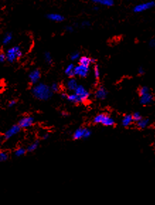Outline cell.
<instances>
[{
  "label": "cell",
  "mask_w": 155,
  "mask_h": 205,
  "mask_svg": "<svg viewBox=\"0 0 155 205\" xmlns=\"http://www.w3.org/2000/svg\"><path fill=\"white\" fill-rule=\"evenodd\" d=\"M74 93L78 96L79 103L85 102L88 100L89 95H90L87 89L81 84H79L77 89L74 90Z\"/></svg>",
  "instance_id": "cell-3"
},
{
  "label": "cell",
  "mask_w": 155,
  "mask_h": 205,
  "mask_svg": "<svg viewBox=\"0 0 155 205\" xmlns=\"http://www.w3.org/2000/svg\"><path fill=\"white\" fill-rule=\"evenodd\" d=\"M65 30H66L68 33H72L74 31V27H72V26H67V27H65Z\"/></svg>",
  "instance_id": "cell-34"
},
{
  "label": "cell",
  "mask_w": 155,
  "mask_h": 205,
  "mask_svg": "<svg viewBox=\"0 0 155 205\" xmlns=\"http://www.w3.org/2000/svg\"><path fill=\"white\" fill-rule=\"evenodd\" d=\"M107 95H108V92L106 89H105V88H103V87H100V88H98L95 92L96 98L101 100L106 98Z\"/></svg>",
  "instance_id": "cell-11"
},
{
  "label": "cell",
  "mask_w": 155,
  "mask_h": 205,
  "mask_svg": "<svg viewBox=\"0 0 155 205\" xmlns=\"http://www.w3.org/2000/svg\"><path fill=\"white\" fill-rule=\"evenodd\" d=\"M138 73L140 75H142L145 73V70H144V68H140L139 69H138Z\"/></svg>",
  "instance_id": "cell-37"
},
{
  "label": "cell",
  "mask_w": 155,
  "mask_h": 205,
  "mask_svg": "<svg viewBox=\"0 0 155 205\" xmlns=\"http://www.w3.org/2000/svg\"><path fill=\"white\" fill-rule=\"evenodd\" d=\"M23 55L22 50L19 46H15L9 48L6 52V60L8 62L12 63H14L18 59L21 58Z\"/></svg>",
  "instance_id": "cell-2"
},
{
  "label": "cell",
  "mask_w": 155,
  "mask_h": 205,
  "mask_svg": "<svg viewBox=\"0 0 155 205\" xmlns=\"http://www.w3.org/2000/svg\"><path fill=\"white\" fill-rule=\"evenodd\" d=\"M49 137V135L48 133H46V134H44V135L43 136V139H47V138H48Z\"/></svg>",
  "instance_id": "cell-38"
},
{
  "label": "cell",
  "mask_w": 155,
  "mask_h": 205,
  "mask_svg": "<svg viewBox=\"0 0 155 205\" xmlns=\"http://www.w3.org/2000/svg\"><path fill=\"white\" fill-rule=\"evenodd\" d=\"M66 100L72 103H79L78 96H77V95L74 92L70 94V95H67Z\"/></svg>",
  "instance_id": "cell-20"
},
{
  "label": "cell",
  "mask_w": 155,
  "mask_h": 205,
  "mask_svg": "<svg viewBox=\"0 0 155 205\" xmlns=\"http://www.w3.org/2000/svg\"><path fill=\"white\" fill-rule=\"evenodd\" d=\"M16 105V101L14 100H11L10 101V102H9V107H14V106Z\"/></svg>",
  "instance_id": "cell-36"
},
{
  "label": "cell",
  "mask_w": 155,
  "mask_h": 205,
  "mask_svg": "<svg viewBox=\"0 0 155 205\" xmlns=\"http://www.w3.org/2000/svg\"><path fill=\"white\" fill-rule=\"evenodd\" d=\"M93 73L96 79H98L100 77V70L98 65H95L94 69H93Z\"/></svg>",
  "instance_id": "cell-28"
},
{
  "label": "cell",
  "mask_w": 155,
  "mask_h": 205,
  "mask_svg": "<svg viewBox=\"0 0 155 205\" xmlns=\"http://www.w3.org/2000/svg\"><path fill=\"white\" fill-rule=\"evenodd\" d=\"M50 88L52 89V91L54 92H58V90L60 89V87H59V85H58V84L53 83L51 85Z\"/></svg>",
  "instance_id": "cell-31"
},
{
  "label": "cell",
  "mask_w": 155,
  "mask_h": 205,
  "mask_svg": "<svg viewBox=\"0 0 155 205\" xmlns=\"http://www.w3.org/2000/svg\"><path fill=\"white\" fill-rule=\"evenodd\" d=\"M75 66L73 64H69L65 70V73L69 77H73L75 75Z\"/></svg>",
  "instance_id": "cell-16"
},
{
  "label": "cell",
  "mask_w": 155,
  "mask_h": 205,
  "mask_svg": "<svg viewBox=\"0 0 155 205\" xmlns=\"http://www.w3.org/2000/svg\"><path fill=\"white\" fill-rule=\"evenodd\" d=\"M133 121H139L140 120L142 119V116H141L140 113L136 112L133 115Z\"/></svg>",
  "instance_id": "cell-30"
},
{
  "label": "cell",
  "mask_w": 155,
  "mask_h": 205,
  "mask_svg": "<svg viewBox=\"0 0 155 205\" xmlns=\"http://www.w3.org/2000/svg\"><path fill=\"white\" fill-rule=\"evenodd\" d=\"M149 92V89L146 86L142 87V88H141L139 90V94L140 96L144 95H145V94H147Z\"/></svg>",
  "instance_id": "cell-26"
},
{
  "label": "cell",
  "mask_w": 155,
  "mask_h": 205,
  "mask_svg": "<svg viewBox=\"0 0 155 205\" xmlns=\"http://www.w3.org/2000/svg\"><path fill=\"white\" fill-rule=\"evenodd\" d=\"M12 39H13V34L10 32L6 33V34L4 36L3 39H2V43H3L4 45H8L11 43Z\"/></svg>",
  "instance_id": "cell-19"
},
{
  "label": "cell",
  "mask_w": 155,
  "mask_h": 205,
  "mask_svg": "<svg viewBox=\"0 0 155 205\" xmlns=\"http://www.w3.org/2000/svg\"><path fill=\"white\" fill-rule=\"evenodd\" d=\"M101 124H102L103 126H113L115 124V121H114L113 119L111 118V117L108 116V115L103 114Z\"/></svg>",
  "instance_id": "cell-13"
},
{
  "label": "cell",
  "mask_w": 155,
  "mask_h": 205,
  "mask_svg": "<svg viewBox=\"0 0 155 205\" xmlns=\"http://www.w3.org/2000/svg\"><path fill=\"white\" fill-rule=\"evenodd\" d=\"M21 129L22 128H21L18 124L14 125V126H11L9 130L5 132V133H4V138H5V139H9V138H12L14 136H15L18 133H19Z\"/></svg>",
  "instance_id": "cell-7"
},
{
  "label": "cell",
  "mask_w": 155,
  "mask_h": 205,
  "mask_svg": "<svg viewBox=\"0 0 155 205\" xmlns=\"http://www.w3.org/2000/svg\"><path fill=\"white\" fill-rule=\"evenodd\" d=\"M34 122V119L32 117H25L22 118L18 122V125L21 128L27 129L29 128L33 125Z\"/></svg>",
  "instance_id": "cell-8"
},
{
  "label": "cell",
  "mask_w": 155,
  "mask_h": 205,
  "mask_svg": "<svg viewBox=\"0 0 155 205\" xmlns=\"http://www.w3.org/2000/svg\"><path fill=\"white\" fill-rule=\"evenodd\" d=\"M75 75L80 77H86L89 72V67L81 64L75 66Z\"/></svg>",
  "instance_id": "cell-6"
},
{
  "label": "cell",
  "mask_w": 155,
  "mask_h": 205,
  "mask_svg": "<svg viewBox=\"0 0 155 205\" xmlns=\"http://www.w3.org/2000/svg\"><path fill=\"white\" fill-rule=\"evenodd\" d=\"M79 58H80V54H79V52L75 51L74 53H72L70 55V59L72 61H76L77 60H79Z\"/></svg>",
  "instance_id": "cell-25"
},
{
  "label": "cell",
  "mask_w": 155,
  "mask_h": 205,
  "mask_svg": "<svg viewBox=\"0 0 155 205\" xmlns=\"http://www.w3.org/2000/svg\"><path fill=\"white\" fill-rule=\"evenodd\" d=\"M91 135V131L88 129L80 128L77 129L73 134V138L75 140H79L82 138H88Z\"/></svg>",
  "instance_id": "cell-5"
},
{
  "label": "cell",
  "mask_w": 155,
  "mask_h": 205,
  "mask_svg": "<svg viewBox=\"0 0 155 205\" xmlns=\"http://www.w3.org/2000/svg\"><path fill=\"white\" fill-rule=\"evenodd\" d=\"M78 85L79 84L77 83V81L75 79L72 78V77H70V79L67 82V88L69 91L74 92Z\"/></svg>",
  "instance_id": "cell-15"
},
{
  "label": "cell",
  "mask_w": 155,
  "mask_h": 205,
  "mask_svg": "<svg viewBox=\"0 0 155 205\" xmlns=\"http://www.w3.org/2000/svg\"><path fill=\"white\" fill-rule=\"evenodd\" d=\"M90 25H91L90 22H87V21H84L83 22H81V27H84V28L90 27Z\"/></svg>",
  "instance_id": "cell-33"
},
{
  "label": "cell",
  "mask_w": 155,
  "mask_h": 205,
  "mask_svg": "<svg viewBox=\"0 0 155 205\" xmlns=\"http://www.w3.org/2000/svg\"><path fill=\"white\" fill-rule=\"evenodd\" d=\"M6 60V53H0V63H4V61Z\"/></svg>",
  "instance_id": "cell-32"
},
{
  "label": "cell",
  "mask_w": 155,
  "mask_h": 205,
  "mask_svg": "<svg viewBox=\"0 0 155 205\" xmlns=\"http://www.w3.org/2000/svg\"><path fill=\"white\" fill-rule=\"evenodd\" d=\"M26 150L24 148H19L15 150L14 154L16 157H22L26 154Z\"/></svg>",
  "instance_id": "cell-24"
},
{
  "label": "cell",
  "mask_w": 155,
  "mask_h": 205,
  "mask_svg": "<svg viewBox=\"0 0 155 205\" xmlns=\"http://www.w3.org/2000/svg\"><path fill=\"white\" fill-rule=\"evenodd\" d=\"M95 59L90 58L89 57H86V56H82V57H80L79 59V64L89 67V65L92 63H95Z\"/></svg>",
  "instance_id": "cell-14"
},
{
  "label": "cell",
  "mask_w": 155,
  "mask_h": 205,
  "mask_svg": "<svg viewBox=\"0 0 155 205\" xmlns=\"http://www.w3.org/2000/svg\"><path fill=\"white\" fill-rule=\"evenodd\" d=\"M149 124V120L147 119H141L139 121H137V126L140 129H145L148 126Z\"/></svg>",
  "instance_id": "cell-21"
},
{
  "label": "cell",
  "mask_w": 155,
  "mask_h": 205,
  "mask_svg": "<svg viewBox=\"0 0 155 205\" xmlns=\"http://www.w3.org/2000/svg\"><path fill=\"white\" fill-rule=\"evenodd\" d=\"M103 114H98L97 116H96L94 117V119H93V122H94L95 124H101V120H102V118H103Z\"/></svg>",
  "instance_id": "cell-29"
},
{
  "label": "cell",
  "mask_w": 155,
  "mask_h": 205,
  "mask_svg": "<svg viewBox=\"0 0 155 205\" xmlns=\"http://www.w3.org/2000/svg\"><path fill=\"white\" fill-rule=\"evenodd\" d=\"M47 18H48L49 20L52 21V22H62L65 19L64 16L62 14H60L58 13L48 14L47 15Z\"/></svg>",
  "instance_id": "cell-10"
},
{
  "label": "cell",
  "mask_w": 155,
  "mask_h": 205,
  "mask_svg": "<svg viewBox=\"0 0 155 205\" xmlns=\"http://www.w3.org/2000/svg\"><path fill=\"white\" fill-rule=\"evenodd\" d=\"M133 121V118L132 115L128 114L125 115V117L123 118L122 120V124H123V126H128Z\"/></svg>",
  "instance_id": "cell-18"
},
{
  "label": "cell",
  "mask_w": 155,
  "mask_h": 205,
  "mask_svg": "<svg viewBox=\"0 0 155 205\" xmlns=\"http://www.w3.org/2000/svg\"><path fill=\"white\" fill-rule=\"evenodd\" d=\"M41 72H40L39 70L36 69V70H32V71L30 72L29 75V81L30 82V83L36 84L38 83V82L40 78H41Z\"/></svg>",
  "instance_id": "cell-9"
},
{
  "label": "cell",
  "mask_w": 155,
  "mask_h": 205,
  "mask_svg": "<svg viewBox=\"0 0 155 205\" xmlns=\"http://www.w3.org/2000/svg\"><path fill=\"white\" fill-rule=\"evenodd\" d=\"M149 47H150V48H153V49H155V39H152V40H150V41H149Z\"/></svg>",
  "instance_id": "cell-35"
},
{
  "label": "cell",
  "mask_w": 155,
  "mask_h": 205,
  "mask_svg": "<svg viewBox=\"0 0 155 205\" xmlns=\"http://www.w3.org/2000/svg\"><path fill=\"white\" fill-rule=\"evenodd\" d=\"M53 92L50 87L43 83L36 84L32 89V94L39 100L46 101L49 100L53 95Z\"/></svg>",
  "instance_id": "cell-1"
},
{
  "label": "cell",
  "mask_w": 155,
  "mask_h": 205,
  "mask_svg": "<svg viewBox=\"0 0 155 205\" xmlns=\"http://www.w3.org/2000/svg\"><path fill=\"white\" fill-rule=\"evenodd\" d=\"M38 146H39L38 141H35L34 143H33L30 146H29V147L27 148V150L29 152L34 151V150H36L37 149L38 147Z\"/></svg>",
  "instance_id": "cell-23"
},
{
  "label": "cell",
  "mask_w": 155,
  "mask_h": 205,
  "mask_svg": "<svg viewBox=\"0 0 155 205\" xmlns=\"http://www.w3.org/2000/svg\"><path fill=\"white\" fill-rule=\"evenodd\" d=\"M1 142H2V141H1V139H0V143H1Z\"/></svg>",
  "instance_id": "cell-40"
},
{
  "label": "cell",
  "mask_w": 155,
  "mask_h": 205,
  "mask_svg": "<svg viewBox=\"0 0 155 205\" xmlns=\"http://www.w3.org/2000/svg\"><path fill=\"white\" fill-rule=\"evenodd\" d=\"M153 99V96L149 92L147 94H145L144 95L140 96V103L143 105H149L150 103L152 102Z\"/></svg>",
  "instance_id": "cell-12"
},
{
  "label": "cell",
  "mask_w": 155,
  "mask_h": 205,
  "mask_svg": "<svg viewBox=\"0 0 155 205\" xmlns=\"http://www.w3.org/2000/svg\"><path fill=\"white\" fill-rule=\"evenodd\" d=\"M9 155L6 152H0V162L7 161Z\"/></svg>",
  "instance_id": "cell-27"
},
{
  "label": "cell",
  "mask_w": 155,
  "mask_h": 205,
  "mask_svg": "<svg viewBox=\"0 0 155 205\" xmlns=\"http://www.w3.org/2000/svg\"><path fill=\"white\" fill-rule=\"evenodd\" d=\"M155 6V2L149 1L147 2H143V3L138 4L135 5L133 8V11L135 13H141L143 11H145L149 9H151Z\"/></svg>",
  "instance_id": "cell-4"
},
{
  "label": "cell",
  "mask_w": 155,
  "mask_h": 205,
  "mask_svg": "<svg viewBox=\"0 0 155 205\" xmlns=\"http://www.w3.org/2000/svg\"><path fill=\"white\" fill-rule=\"evenodd\" d=\"M91 1L96 4H100L105 6H112L114 4L113 0H91Z\"/></svg>",
  "instance_id": "cell-17"
},
{
  "label": "cell",
  "mask_w": 155,
  "mask_h": 205,
  "mask_svg": "<svg viewBox=\"0 0 155 205\" xmlns=\"http://www.w3.org/2000/svg\"><path fill=\"white\" fill-rule=\"evenodd\" d=\"M98 9H99V8H98V6H94V7L93 8V10H95V11H98Z\"/></svg>",
  "instance_id": "cell-39"
},
{
  "label": "cell",
  "mask_w": 155,
  "mask_h": 205,
  "mask_svg": "<svg viewBox=\"0 0 155 205\" xmlns=\"http://www.w3.org/2000/svg\"><path fill=\"white\" fill-rule=\"evenodd\" d=\"M44 59L45 61H46L48 64L51 65L52 63H53V58H52L51 54L48 51L44 53Z\"/></svg>",
  "instance_id": "cell-22"
}]
</instances>
